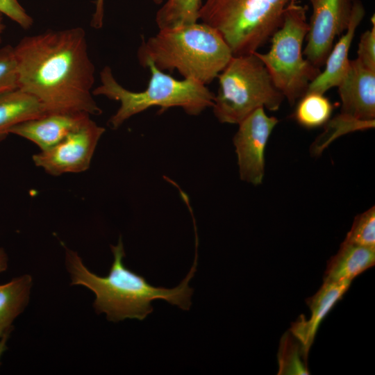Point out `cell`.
Instances as JSON below:
<instances>
[{"label": "cell", "mask_w": 375, "mask_h": 375, "mask_svg": "<svg viewBox=\"0 0 375 375\" xmlns=\"http://www.w3.org/2000/svg\"><path fill=\"white\" fill-rule=\"evenodd\" d=\"M14 51L18 88L36 98L47 112L102 113L93 98L95 68L83 28L26 36Z\"/></svg>", "instance_id": "cell-1"}, {"label": "cell", "mask_w": 375, "mask_h": 375, "mask_svg": "<svg viewBox=\"0 0 375 375\" xmlns=\"http://www.w3.org/2000/svg\"><path fill=\"white\" fill-rule=\"evenodd\" d=\"M110 248L114 260L109 274L101 277L91 272L76 251L65 247V266L71 285H83L94 293L93 307L97 313H106L108 320L113 322L128 318L143 320L153 312L151 301L156 299H163L184 310L190 309L194 290L189 286V282L197 270V250L193 265L186 277L177 287L169 289L153 286L144 276L126 267L121 237L117 244L110 245Z\"/></svg>", "instance_id": "cell-2"}, {"label": "cell", "mask_w": 375, "mask_h": 375, "mask_svg": "<svg viewBox=\"0 0 375 375\" xmlns=\"http://www.w3.org/2000/svg\"><path fill=\"white\" fill-rule=\"evenodd\" d=\"M232 52L219 34L205 23L160 29L142 39L137 51L139 64L165 72L176 70L183 78L209 84L227 65Z\"/></svg>", "instance_id": "cell-3"}, {"label": "cell", "mask_w": 375, "mask_h": 375, "mask_svg": "<svg viewBox=\"0 0 375 375\" xmlns=\"http://www.w3.org/2000/svg\"><path fill=\"white\" fill-rule=\"evenodd\" d=\"M151 77L146 89L128 90L120 85L111 68L105 66L100 72L101 84L92 90L94 96H104L117 101L120 106L108 120L109 126L118 128L125 121L152 106L161 111L179 107L189 115H199L212 108L215 94L204 85L190 78L178 80L149 63Z\"/></svg>", "instance_id": "cell-4"}, {"label": "cell", "mask_w": 375, "mask_h": 375, "mask_svg": "<svg viewBox=\"0 0 375 375\" xmlns=\"http://www.w3.org/2000/svg\"><path fill=\"white\" fill-rule=\"evenodd\" d=\"M297 0H206L199 19L224 38L233 56L256 52L281 26Z\"/></svg>", "instance_id": "cell-5"}, {"label": "cell", "mask_w": 375, "mask_h": 375, "mask_svg": "<svg viewBox=\"0 0 375 375\" xmlns=\"http://www.w3.org/2000/svg\"><path fill=\"white\" fill-rule=\"evenodd\" d=\"M219 89L212 107L221 123L239 124L256 109H279L284 97L254 53L233 56L217 76Z\"/></svg>", "instance_id": "cell-6"}, {"label": "cell", "mask_w": 375, "mask_h": 375, "mask_svg": "<svg viewBox=\"0 0 375 375\" xmlns=\"http://www.w3.org/2000/svg\"><path fill=\"white\" fill-rule=\"evenodd\" d=\"M306 10L297 2L290 4L281 26L271 37L269 50L265 53L254 52L290 105L306 93L309 84L321 72L303 57V44L309 29Z\"/></svg>", "instance_id": "cell-7"}, {"label": "cell", "mask_w": 375, "mask_h": 375, "mask_svg": "<svg viewBox=\"0 0 375 375\" xmlns=\"http://www.w3.org/2000/svg\"><path fill=\"white\" fill-rule=\"evenodd\" d=\"M105 132L91 119L56 145L33 156L35 165L52 176L86 171Z\"/></svg>", "instance_id": "cell-8"}, {"label": "cell", "mask_w": 375, "mask_h": 375, "mask_svg": "<svg viewBox=\"0 0 375 375\" xmlns=\"http://www.w3.org/2000/svg\"><path fill=\"white\" fill-rule=\"evenodd\" d=\"M278 122L258 108L243 119L233 142L238 157L241 180L254 185L262 183L265 174V150L268 139Z\"/></svg>", "instance_id": "cell-9"}, {"label": "cell", "mask_w": 375, "mask_h": 375, "mask_svg": "<svg viewBox=\"0 0 375 375\" xmlns=\"http://www.w3.org/2000/svg\"><path fill=\"white\" fill-rule=\"evenodd\" d=\"M312 13L308 23L303 56L314 66L324 65L336 36L346 31L353 0H308Z\"/></svg>", "instance_id": "cell-10"}, {"label": "cell", "mask_w": 375, "mask_h": 375, "mask_svg": "<svg viewBox=\"0 0 375 375\" xmlns=\"http://www.w3.org/2000/svg\"><path fill=\"white\" fill-rule=\"evenodd\" d=\"M337 87L342 102L341 113L337 117L356 131L374 127L375 71L357 58L350 60Z\"/></svg>", "instance_id": "cell-11"}, {"label": "cell", "mask_w": 375, "mask_h": 375, "mask_svg": "<svg viewBox=\"0 0 375 375\" xmlns=\"http://www.w3.org/2000/svg\"><path fill=\"white\" fill-rule=\"evenodd\" d=\"M90 119V115L84 112H47L15 125L10 133L27 139L44 150L61 142Z\"/></svg>", "instance_id": "cell-12"}, {"label": "cell", "mask_w": 375, "mask_h": 375, "mask_svg": "<svg viewBox=\"0 0 375 375\" xmlns=\"http://www.w3.org/2000/svg\"><path fill=\"white\" fill-rule=\"evenodd\" d=\"M351 283L350 281H324L318 291L306 299L311 312L310 317L306 319L301 315L292 324L290 332L300 343L306 359L320 323L335 304L342 299L349 288Z\"/></svg>", "instance_id": "cell-13"}, {"label": "cell", "mask_w": 375, "mask_h": 375, "mask_svg": "<svg viewBox=\"0 0 375 375\" xmlns=\"http://www.w3.org/2000/svg\"><path fill=\"white\" fill-rule=\"evenodd\" d=\"M365 15V9L358 0H353L350 21L345 33L333 47L322 72L309 84L306 92L324 94L333 87H337L345 76L350 60L349 52L358 26Z\"/></svg>", "instance_id": "cell-14"}, {"label": "cell", "mask_w": 375, "mask_h": 375, "mask_svg": "<svg viewBox=\"0 0 375 375\" xmlns=\"http://www.w3.org/2000/svg\"><path fill=\"white\" fill-rule=\"evenodd\" d=\"M375 264V249L343 242L327 262L324 281H351Z\"/></svg>", "instance_id": "cell-15"}, {"label": "cell", "mask_w": 375, "mask_h": 375, "mask_svg": "<svg viewBox=\"0 0 375 375\" xmlns=\"http://www.w3.org/2000/svg\"><path fill=\"white\" fill-rule=\"evenodd\" d=\"M46 113L36 98L19 88L0 94V142L10 134L12 127Z\"/></svg>", "instance_id": "cell-16"}, {"label": "cell", "mask_w": 375, "mask_h": 375, "mask_svg": "<svg viewBox=\"0 0 375 375\" xmlns=\"http://www.w3.org/2000/svg\"><path fill=\"white\" fill-rule=\"evenodd\" d=\"M32 278L25 274L0 285V338L12 329L15 319L27 306Z\"/></svg>", "instance_id": "cell-17"}, {"label": "cell", "mask_w": 375, "mask_h": 375, "mask_svg": "<svg viewBox=\"0 0 375 375\" xmlns=\"http://www.w3.org/2000/svg\"><path fill=\"white\" fill-rule=\"evenodd\" d=\"M202 0H165L156 15V23L160 29L197 22Z\"/></svg>", "instance_id": "cell-18"}, {"label": "cell", "mask_w": 375, "mask_h": 375, "mask_svg": "<svg viewBox=\"0 0 375 375\" xmlns=\"http://www.w3.org/2000/svg\"><path fill=\"white\" fill-rule=\"evenodd\" d=\"M333 110L332 103L324 94L306 92L300 98L294 117L301 126L313 128L326 124Z\"/></svg>", "instance_id": "cell-19"}, {"label": "cell", "mask_w": 375, "mask_h": 375, "mask_svg": "<svg viewBox=\"0 0 375 375\" xmlns=\"http://www.w3.org/2000/svg\"><path fill=\"white\" fill-rule=\"evenodd\" d=\"M277 358L279 367L278 374H310L301 346L290 332L283 335Z\"/></svg>", "instance_id": "cell-20"}, {"label": "cell", "mask_w": 375, "mask_h": 375, "mask_svg": "<svg viewBox=\"0 0 375 375\" xmlns=\"http://www.w3.org/2000/svg\"><path fill=\"white\" fill-rule=\"evenodd\" d=\"M343 242L375 249V207L357 215Z\"/></svg>", "instance_id": "cell-21"}, {"label": "cell", "mask_w": 375, "mask_h": 375, "mask_svg": "<svg viewBox=\"0 0 375 375\" xmlns=\"http://www.w3.org/2000/svg\"><path fill=\"white\" fill-rule=\"evenodd\" d=\"M18 89L17 63L14 47L0 49V94Z\"/></svg>", "instance_id": "cell-22"}, {"label": "cell", "mask_w": 375, "mask_h": 375, "mask_svg": "<svg viewBox=\"0 0 375 375\" xmlns=\"http://www.w3.org/2000/svg\"><path fill=\"white\" fill-rule=\"evenodd\" d=\"M372 26L360 38L357 59L367 68L375 71V22L372 18Z\"/></svg>", "instance_id": "cell-23"}, {"label": "cell", "mask_w": 375, "mask_h": 375, "mask_svg": "<svg viewBox=\"0 0 375 375\" xmlns=\"http://www.w3.org/2000/svg\"><path fill=\"white\" fill-rule=\"evenodd\" d=\"M0 12L24 30L30 28L33 24V18L17 0H0Z\"/></svg>", "instance_id": "cell-24"}, {"label": "cell", "mask_w": 375, "mask_h": 375, "mask_svg": "<svg viewBox=\"0 0 375 375\" xmlns=\"http://www.w3.org/2000/svg\"><path fill=\"white\" fill-rule=\"evenodd\" d=\"M104 17V0H96L95 10L92 15L90 25L92 27L99 29L103 26Z\"/></svg>", "instance_id": "cell-25"}, {"label": "cell", "mask_w": 375, "mask_h": 375, "mask_svg": "<svg viewBox=\"0 0 375 375\" xmlns=\"http://www.w3.org/2000/svg\"><path fill=\"white\" fill-rule=\"evenodd\" d=\"M8 268V256L3 248H0V272Z\"/></svg>", "instance_id": "cell-26"}, {"label": "cell", "mask_w": 375, "mask_h": 375, "mask_svg": "<svg viewBox=\"0 0 375 375\" xmlns=\"http://www.w3.org/2000/svg\"><path fill=\"white\" fill-rule=\"evenodd\" d=\"M10 333V332L7 333L0 338V358L3 353L7 349L6 342L8 341Z\"/></svg>", "instance_id": "cell-27"}, {"label": "cell", "mask_w": 375, "mask_h": 375, "mask_svg": "<svg viewBox=\"0 0 375 375\" xmlns=\"http://www.w3.org/2000/svg\"><path fill=\"white\" fill-rule=\"evenodd\" d=\"M6 28V25L3 23V15L0 12V44L1 43V34Z\"/></svg>", "instance_id": "cell-28"}, {"label": "cell", "mask_w": 375, "mask_h": 375, "mask_svg": "<svg viewBox=\"0 0 375 375\" xmlns=\"http://www.w3.org/2000/svg\"><path fill=\"white\" fill-rule=\"evenodd\" d=\"M165 0H153V1L154 2V3L158 5V4H162V3H164Z\"/></svg>", "instance_id": "cell-29"}]
</instances>
